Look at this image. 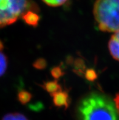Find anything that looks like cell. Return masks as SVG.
<instances>
[{
  "label": "cell",
  "instance_id": "6da1fadb",
  "mask_svg": "<svg viewBox=\"0 0 119 120\" xmlns=\"http://www.w3.org/2000/svg\"><path fill=\"white\" fill-rule=\"evenodd\" d=\"M77 113L80 120H119L115 105L111 99L95 92L80 101Z\"/></svg>",
  "mask_w": 119,
  "mask_h": 120
},
{
  "label": "cell",
  "instance_id": "7a4b0ae2",
  "mask_svg": "<svg viewBox=\"0 0 119 120\" xmlns=\"http://www.w3.org/2000/svg\"><path fill=\"white\" fill-rule=\"evenodd\" d=\"M94 15L101 31L119 30V0H96Z\"/></svg>",
  "mask_w": 119,
  "mask_h": 120
},
{
  "label": "cell",
  "instance_id": "3957f363",
  "mask_svg": "<svg viewBox=\"0 0 119 120\" xmlns=\"http://www.w3.org/2000/svg\"><path fill=\"white\" fill-rule=\"evenodd\" d=\"M28 11H38L32 0H0V27L13 24Z\"/></svg>",
  "mask_w": 119,
  "mask_h": 120
},
{
  "label": "cell",
  "instance_id": "277c9868",
  "mask_svg": "<svg viewBox=\"0 0 119 120\" xmlns=\"http://www.w3.org/2000/svg\"><path fill=\"white\" fill-rule=\"evenodd\" d=\"M51 96L53 97V102L55 106L66 109L69 105V96L66 91L61 90L53 94Z\"/></svg>",
  "mask_w": 119,
  "mask_h": 120
},
{
  "label": "cell",
  "instance_id": "5b68a950",
  "mask_svg": "<svg viewBox=\"0 0 119 120\" xmlns=\"http://www.w3.org/2000/svg\"><path fill=\"white\" fill-rule=\"evenodd\" d=\"M109 49L112 56L119 61V30L112 35L109 41Z\"/></svg>",
  "mask_w": 119,
  "mask_h": 120
},
{
  "label": "cell",
  "instance_id": "8992f818",
  "mask_svg": "<svg viewBox=\"0 0 119 120\" xmlns=\"http://www.w3.org/2000/svg\"><path fill=\"white\" fill-rule=\"evenodd\" d=\"M21 18L24 20L26 24H29L33 27H36L38 26L40 17L37 14L32 11H28L24 13Z\"/></svg>",
  "mask_w": 119,
  "mask_h": 120
},
{
  "label": "cell",
  "instance_id": "52a82bcc",
  "mask_svg": "<svg viewBox=\"0 0 119 120\" xmlns=\"http://www.w3.org/2000/svg\"><path fill=\"white\" fill-rule=\"evenodd\" d=\"M43 87L46 91L50 93V96L58 91L61 90V87L58 83V81H57L45 82Z\"/></svg>",
  "mask_w": 119,
  "mask_h": 120
},
{
  "label": "cell",
  "instance_id": "ba28073f",
  "mask_svg": "<svg viewBox=\"0 0 119 120\" xmlns=\"http://www.w3.org/2000/svg\"><path fill=\"white\" fill-rule=\"evenodd\" d=\"M18 99L22 104H26L32 99V94L27 91L21 90L18 94Z\"/></svg>",
  "mask_w": 119,
  "mask_h": 120
},
{
  "label": "cell",
  "instance_id": "9c48e42d",
  "mask_svg": "<svg viewBox=\"0 0 119 120\" xmlns=\"http://www.w3.org/2000/svg\"><path fill=\"white\" fill-rule=\"evenodd\" d=\"M2 120H29L24 115L20 113H8L3 118Z\"/></svg>",
  "mask_w": 119,
  "mask_h": 120
},
{
  "label": "cell",
  "instance_id": "30bf717a",
  "mask_svg": "<svg viewBox=\"0 0 119 120\" xmlns=\"http://www.w3.org/2000/svg\"><path fill=\"white\" fill-rule=\"evenodd\" d=\"M7 67V58L2 52H0V77L3 76Z\"/></svg>",
  "mask_w": 119,
  "mask_h": 120
},
{
  "label": "cell",
  "instance_id": "8fae6325",
  "mask_svg": "<svg viewBox=\"0 0 119 120\" xmlns=\"http://www.w3.org/2000/svg\"><path fill=\"white\" fill-rule=\"evenodd\" d=\"M85 78L87 81L93 82L97 78V74L93 69H87L85 73Z\"/></svg>",
  "mask_w": 119,
  "mask_h": 120
},
{
  "label": "cell",
  "instance_id": "7c38bea8",
  "mask_svg": "<svg viewBox=\"0 0 119 120\" xmlns=\"http://www.w3.org/2000/svg\"><path fill=\"white\" fill-rule=\"evenodd\" d=\"M33 66L34 68L38 70H43L47 66V62L46 60L43 58H40L38 59L33 63Z\"/></svg>",
  "mask_w": 119,
  "mask_h": 120
},
{
  "label": "cell",
  "instance_id": "4fadbf2b",
  "mask_svg": "<svg viewBox=\"0 0 119 120\" xmlns=\"http://www.w3.org/2000/svg\"><path fill=\"white\" fill-rule=\"evenodd\" d=\"M67 0H43V1L47 5L52 7H57L63 4L66 2Z\"/></svg>",
  "mask_w": 119,
  "mask_h": 120
},
{
  "label": "cell",
  "instance_id": "5bb4252c",
  "mask_svg": "<svg viewBox=\"0 0 119 120\" xmlns=\"http://www.w3.org/2000/svg\"><path fill=\"white\" fill-rule=\"evenodd\" d=\"M51 75L55 79H58L63 76L64 72L60 67H55L51 70Z\"/></svg>",
  "mask_w": 119,
  "mask_h": 120
},
{
  "label": "cell",
  "instance_id": "9a60e30c",
  "mask_svg": "<svg viewBox=\"0 0 119 120\" xmlns=\"http://www.w3.org/2000/svg\"><path fill=\"white\" fill-rule=\"evenodd\" d=\"M114 102L115 105V107H116L118 113L119 115V93L116 94V96L114 99Z\"/></svg>",
  "mask_w": 119,
  "mask_h": 120
},
{
  "label": "cell",
  "instance_id": "2e32d148",
  "mask_svg": "<svg viewBox=\"0 0 119 120\" xmlns=\"http://www.w3.org/2000/svg\"><path fill=\"white\" fill-rule=\"evenodd\" d=\"M4 48V45H3V43L1 40H0V51H2Z\"/></svg>",
  "mask_w": 119,
  "mask_h": 120
}]
</instances>
